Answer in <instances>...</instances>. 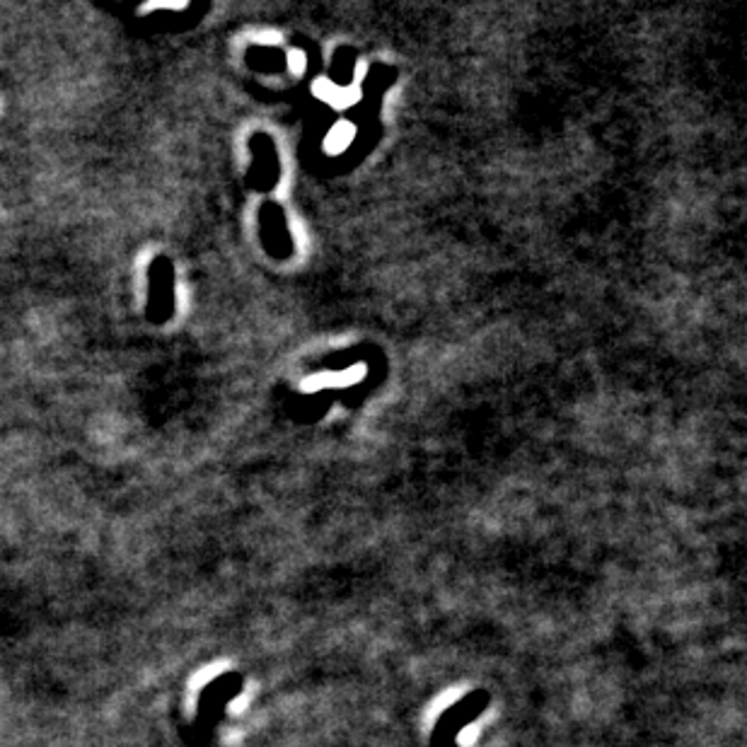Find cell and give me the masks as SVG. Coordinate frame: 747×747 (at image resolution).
Listing matches in <instances>:
<instances>
[{"label":"cell","instance_id":"6da1fadb","mask_svg":"<svg viewBox=\"0 0 747 747\" xmlns=\"http://www.w3.org/2000/svg\"><path fill=\"white\" fill-rule=\"evenodd\" d=\"M150 290L146 318L153 324H165L174 314V266L168 256H156L148 266Z\"/></svg>","mask_w":747,"mask_h":747}]
</instances>
